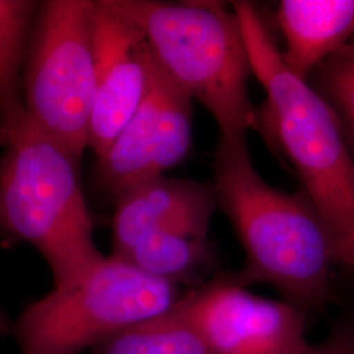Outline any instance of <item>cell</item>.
I'll list each match as a JSON object with an SVG mask.
<instances>
[{"label": "cell", "mask_w": 354, "mask_h": 354, "mask_svg": "<svg viewBox=\"0 0 354 354\" xmlns=\"http://www.w3.org/2000/svg\"><path fill=\"white\" fill-rule=\"evenodd\" d=\"M212 185L216 209L245 253L231 279L244 288L269 285L304 314L328 304L335 241L304 190L288 193L268 184L253 165L245 136H219Z\"/></svg>", "instance_id": "1"}, {"label": "cell", "mask_w": 354, "mask_h": 354, "mask_svg": "<svg viewBox=\"0 0 354 354\" xmlns=\"http://www.w3.org/2000/svg\"><path fill=\"white\" fill-rule=\"evenodd\" d=\"M252 75L266 91L254 130L289 159L335 243L354 227V158L328 102L285 64L260 10L234 1Z\"/></svg>", "instance_id": "2"}, {"label": "cell", "mask_w": 354, "mask_h": 354, "mask_svg": "<svg viewBox=\"0 0 354 354\" xmlns=\"http://www.w3.org/2000/svg\"><path fill=\"white\" fill-rule=\"evenodd\" d=\"M0 143V235L41 253L54 289L70 286L105 257L93 241L79 162L26 117Z\"/></svg>", "instance_id": "3"}, {"label": "cell", "mask_w": 354, "mask_h": 354, "mask_svg": "<svg viewBox=\"0 0 354 354\" xmlns=\"http://www.w3.org/2000/svg\"><path fill=\"white\" fill-rule=\"evenodd\" d=\"M106 3L140 30L153 61L172 82L213 115L219 136L254 130L257 108L248 95L252 71L234 11L209 1Z\"/></svg>", "instance_id": "4"}, {"label": "cell", "mask_w": 354, "mask_h": 354, "mask_svg": "<svg viewBox=\"0 0 354 354\" xmlns=\"http://www.w3.org/2000/svg\"><path fill=\"white\" fill-rule=\"evenodd\" d=\"M180 297L176 285L111 254L73 285L28 304L15 336L23 354H82L165 313Z\"/></svg>", "instance_id": "5"}, {"label": "cell", "mask_w": 354, "mask_h": 354, "mask_svg": "<svg viewBox=\"0 0 354 354\" xmlns=\"http://www.w3.org/2000/svg\"><path fill=\"white\" fill-rule=\"evenodd\" d=\"M95 8L89 0L39 3L21 73L28 122L79 163L95 97Z\"/></svg>", "instance_id": "6"}, {"label": "cell", "mask_w": 354, "mask_h": 354, "mask_svg": "<svg viewBox=\"0 0 354 354\" xmlns=\"http://www.w3.org/2000/svg\"><path fill=\"white\" fill-rule=\"evenodd\" d=\"M210 354H298L306 339V314L283 299L256 295L216 274L181 295Z\"/></svg>", "instance_id": "7"}, {"label": "cell", "mask_w": 354, "mask_h": 354, "mask_svg": "<svg viewBox=\"0 0 354 354\" xmlns=\"http://www.w3.org/2000/svg\"><path fill=\"white\" fill-rule=\"evenodd\" d=\"M149 49V48H147ZM192 146V100L153 61L138 108L97 158L102 188L115 197L130 185L180 165Z\"/></svg>", "instance_id": "8"}, {"label": "cell", "mask_w": 354, "mask_h": 354, "mask_svg": "<svg viewBox=\"0 0 354 354\" xmlns=\"http://www.w3.org/2000/svg\"><path fill=\"white\" fill-rule=\"evenodd\" d=\"M95 97L88 149L100 158L138 108L149 80L150 51L140 30L96 1L93 20Z\"/></svg>", "instance_id": "9"}, {"label": "cell", "mask_w": 354, "mask_h": 354, "mask_svg": "<svg viewBox=\"0 0 354 354\" xmlns=\"http://www.w3.org/2000/svg\"><path fill=\"white\" fill-rule=\"evenodd\" d=\"M114 198L113 256L159 231L207 236L216 210L212 183L165 175L138 181Z\"/></svg>", "instance_id": "10"}, {"label": "cell", "mask_w": 354, "mask_h": 354, "mask_svg": "<svg viewBox=\"0 0 354 354\" xmlns=\"http://www.w3.org/2000/svg\"><path fill=\"white\" fill-rule=\"evenodd\" d=\"M276 23L283 37L281 55L304 80L354 38V0H282Z\"/></svg>", "instance_id": "11"}, {"label": "cell", "mask_w": 354, "mask_h": 354, "mask_svg": "<svg viewBox=\"0 0 354 354\" xmlns=\"http://www.w3.org/2000/svg\"><path fill=\"white\" fill-rule=\"evenodd\" d=\"M114 257L176 286L197 288L215 268L214 250L207 236L184 231L153 232Z\"/></svg>", "instance_id": "12"}, {"label": "cell", "mask_w": 354, "mask_h": 354, "mask_svg": "<svg viewBox=\"0 0 354 354\" xmlns=\"http://www.w3.org/2000/svg\"><path fill=\"white\" fill-rule=\"evenodd\" d=\"M38 4L0 0V137L26 120L21 73Z\"/></svg>", "instance_id": "13"}, {"label": "cell", "mask_w": 354, "mask_h": 354, "mask_svg": "<svg viewBox=\"0 0 354 354\" xmlns=\"http://www.w3.org/2000/svg\"><path fill=\"white\" fill-rule=\"evenodd\" d=\"M181 298V297H180ZM93 354H210L180 299L165 313L122 330Z\"/></svg>", "instance_id": "14"}, {"label": "cell", "mask_w": 354, "mask_h": 354, "mask_svg": "<svg viewBox=\"0 0 354 354\" xmlns=\"http://www.w3.org/2000/svg\"><path fill=\"white\" fill-rule=\"evenodd\" d=\"M308 83L336 114L354 158V38L320 64Z\"/></svg>", "instance_id": "15"}, {"label": "cell", "mask_w": 354, "mask_h": 354, "mask_svg": "<svg viewBox=\"0 0 354 354\" xmlns=\"http://www.w3.org/2000/svg\"><path fill=\"white\" fill-rule=\"evenodd\" d=\"M298 354H354V322H342L317 344Z\"/></svg>", "instance_id": "16"}, {"label": "cell", "mask_w": 354, "mask_h": 354, "mask_svg": "<svg viewBox=\"0 0 354 354\" xmlns=\"http://www.w3.org/2000/svg\"><path fill=\"white\" fill-rule=\"evenodd\" d=\"M333 259L336 264L348 266L354 270V227L335 243Z\"/></svg>", "instance_id": "17"}, {"label": "cell", "mask_w": 354, "mask_h": 354, "mask_svg": "<svg viewBox=\"0 0 354 354\" xmlns=\"http://www.w3.org/2000/svg\"><path fill=\"white\" fill-rule=\"evenodd\" d=\"M10 330V322L8 319L4 317V314L0 311V335L6 333Z\"/></svg>", "instance_id": "18"}]
</instances>
